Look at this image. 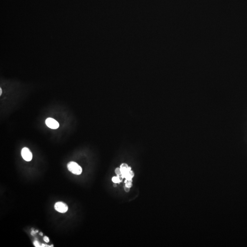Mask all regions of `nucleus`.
I'll return each mask as SVG.
<instances>
[{"mask_svg":"<svg viewBox=\"0 0 247 247\" xmlns=\"http://www.w3.org/2000/svg\"><path fill=\"white\" fill-rule=\"evenodd\" d=\"M67 168L69 171L76 175L81 174L83 171L82 167L77 163L73 161L67 164Z\"/></svg>","mask_w":247,"mask_h":247,"instance_id":"1","label":"nucleus"},{"mask_svg":"<svg viewBox=\"0 0 247 247\" xmlns=\"http://www.w3.org/2000/svg\"><path fill=\"white\" fill-rule=\"evenodd\" d=\"M21 155H22L23 159L26 161L29 162L32 160L33 155H32V152L28 148H24L22 149Z\"/></svg>","mask_w":247,"mask_h":247,"instance_id":"2","label":"nucleus"},{"mask_svg":"<svg viewBox=\"0 0 247 247\" xmlns=\"http://www.w3.org/2000/svg\"><path fill=\"white\" fill-rule=\"evenodd\" d=\"M55 209L59 213H64L68 210L67 205L62 202H57L55 204Z\"/></svg>","mask_w":247,"mask_h":247,"instance_id":"3","label":"nucleus"},{"mask_svg":"<svg viewBox=\"0 0 247 247\" xmlns=\"http://www.w3.org/2000/svg\"><path fill=\"white\" fill-rule=\"evenodd\" d=\"M45 124L49 128L52 129H57L59 127L58 122L54 119L48 118L45 120Z\"/></svg>","mask_w":247,"mask_h":247,"instance_id":"4","label":"nucleus"},{"mask_svg":"<svg viewBox=\"0 0 247 247\" xmlns=\"http://www.w3.org/2000/svg\"><path fill=\"white\" fill-rule=\"evenodd\" d=\"M134 175L135 174L133 171L130 170L126 172L124 174L122 175V176L123 178H125L126 180H132L133 178L134 177Z\"/></svg>","mask_w":247,"mask_h":247,"instance_id":"5","label":"nucleus"},{"mask_svg":"<svg viewBox=\"0 0 247 247\" xmlns=\"http://www.w3.org/2000/svg\"><path fill=\"white\" fill-rule=\"evenodd\" d=\"M119 168H120V170H121L122 175L124 174L126 172H128L129 170H132L131 167H129V166L127 164H125V163L121 164Z\"/></svg>","mask_w":247,"mask_h":247,"instance_id":"6","label":"nucleus"},{"mask_svg":"<svg viewBox=\"0 0 247 247\" xmlns=\"http://www.w3.org/2000/svg\"><path fill=\"white\" fill-rule=\"evenodd\" d=\"M123 178L122 177V175L117 176H114L112 178V180L114 183H119L121 182L123 180Z\"/></svg>","mask_w":247,"mask_h":247,"instance_id":"7","label":"nucleus"},{"mask_svg":"<svg viewBox=\"0 0 247 247\" xmlns=\"http://www.w3.org/2000/svg\"><path fill=\"white\" fill-rule=\"evenodd\" d=\"M125 186L126 187L130 188H132V180H125Z\"/></svg>","mask_w":247,"mask_h":247,"instance_id":"8","label":"nucleus"},{"mask_svg":"<svg viewBox=\"0 0 247 247\" xmlns=\"http://www.w3.org/2000/svg\"><path fill=\"white\" fill-rule=\"evenodd\" d=\"M115 173L117 176L121 175L122 173H121V170H120V168L117 167L115 169Z\"/></svg>","mask_w":247,"mask_h":247,"instance_id":"9","label":"nucleus"},{"mask_svg":"<svg viewBox=\"0 0 247 247\" xmlns=\"http://www.w3.org/2000/svg\"><path fill=\"white\" fill-rule=\"evenodd\" d=\"M34 245L35 246V247H41V246H40V243H39V242H38V241H35L34 242Z\"/></svg>","mask_w":247,"mask_h":247,"instance_id":"10","label":"nucleus"},{"mask_svg":"<svg viewBox=\"0 0 247 247\" xmlns=\"http://www.w3.org/2000/svg\"><path fill=\"white\" fill-rule=\"evenodd\" d=\"M124 189L125 191L126 192H129L130 191V188H129V187H127L125 186L124 187Z\"/></svg>","mask_w":247,"mask_h":247,"instance_id":"11","label":"nucleus"},{"mask_svg":"<svg viewBox=\"0 0 247 247\" xmlns=\"http://www.w3.org/2000/svg\"><path fill=\"white\" fill-rule=\"evenodd\" d=\"M44 240L45 242H49V238L47 237H44Z\"/></svg>","mask_w":247,"mask_h":247,"instance_id":"12","label":"nucleus"},{"mask_svg":"<svg viewBox=\"0 0 247 247\" xmlns=\"http://www.w3.org/2000/svg\"><path fill=\"white\" fill-rule=\"evenodd\" d=\"M36 232H36V231L35 232L34 231H33L32 232H31V234H32V235H34V234H35V233H36Z\"/></svg>","mask_w":247,"mask_h":247,"instance_id":"13","label":"nucleus"},{"mask_svg":"<svg viewBox=\"0 0 247 247\" xmlns=\"http://www.w3.org/2000/svg\"><path fill=\"white\" fill-rule=\"evenodd\" d=\"M2 89L1 88L0 89V95H2Z\"/></svg>","mask_w":247,"mask_h":247,"instance_id":"14","label":"nucleus"},{"mask_svg":"<svg viewBox=\"0 0 247 247\" xmlns=\"http://www.w3.org/2000/svg\"><path fill=\"white\" fill-rule=\"evenodd\" d=\"M116 186H117V185H116V183H114V187H116Z\"/></svg>","mask_w":247,"mask_h":247,"instance_id":"15","label":"nucleus"},{"mask_svg":"<svg viewBox=\"0 0 247 247\" xmlns=\"http://www.w3.org/2000/svg\"><path fill=\"white\" fill-rule=\"evenodd\" d=\"M40 235H41V236H43V233H42V232H41V233H40Z\"/></svg>","mask_w":247,"mask_h":247,"instance_id":"16","label":"nucleus"}]
</instances>
